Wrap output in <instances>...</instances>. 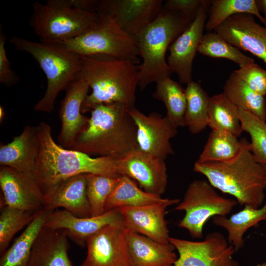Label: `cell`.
Returning a JSON list of instances; mask_svg holds the SVG:
<instances>
[{
    "instance_id": "8fae6325",
    "label": "cell",
    "mask_w": 266,
    "mask_h": 266,
    "mask_svg": "<svg viewBox=\"0 0 266 266\" xmlns=\"http://www.w3.org/2000/svg\"><path fill=\"white\" fill-rule=\"evenodd\" d=\"M162 0H99L96 13L113 19L127 34L137 38L161 11Z\"/></svg>"
},
{
    "instance_id": "44dd1931",
    "label": "cell",
    "mask_w": 266,
    "mask_h": 266,
    "mask_svg": "<svg viewBox=\"0 0 266 266\" xmlns=\"http://www.w3.org/2000/svg\"><path fill=\"white\" fill-rule=\"evenodd\" d=\"M39 150L36 127L27 125L12 141L0 146V165L33 180Z\"/></svg>"
},
{
    "instance_id": "74e56055",
    "label": "cell",
    "mask_w": 266,
    "mask_h": 266,
    "mask_svg": "<svg viewBox=\"0 0 266 266\" xmlns=\"http://www.w3.org/2000/svg\"><path fill=\"white\" fill-rule=\"evenodd\" d=\"M233 71L253 90L263 96L266 95V70L254 63Z\"/></svg>"
},
{
    "instance_id": "6da1fadb",
    "label": "cell",
    "mask_w": 266,
    "mask_h": 266,
    "mask_svg": "<svg viewBox=\"0 0 266 266\" xmlns=\"http://www.w3.org/2000/svg\"><path fill=\"white\" fill-rule=\"evenodd\" d=\"M39 150L34 172L43 196L65 180L80 174H95L119 177L116 160L108 156L93 157L63 147L54 140L51 126L42 122L36 127Z\"/></svg>"
},
{
    "instance_id": "7bdbcfd3",
    "label": "cell",
    "mask_w": 266,
    "mask_h": 266,
    "mask_svg": "<svg viewBox=\"0 0 266 266\" xmlns=\"http://www.w3.org/2000/svg\"><path fill=\"white\" fill-rule=\"evenodd\" d=\"M257 266H266V262L258 264Z\"/></svg>"
},
{
    "instance_id": "5bb4252c",
    "label": "cell",
    "mask_w": 266,
    "mask_h": 266,
    "mask_svg": "<svg viewBox=\"0 0 266 266\" xmlns=\"http://www.w3.org/2000/svg\"><path fill=\"white\" fill-rule=\"evenodd\" d=\"M209 0H204L189 26L171 44L167 63L180 83L192 81L193 63L201 42L207 18Z\"/></svg>"
},
{
    "instance_id": "30bf717a",
    "label": "cell",
    "mask_w": 266,
    "mask_h": 266,
    "mask_svg": "<svg viewBox=\"0 0 266 266\" xmlns=\"http://www.w3.org/2000/svg\"><path fill=\"white\" fill-rule=\"evenodd\" d=\"M178 257L174 266H239L233 258L236 252L223 234L214 232L201 241L170 237Z\"/></svg>"
},
{
    "instance_id": "1f68e13d",
    "label": "cell",
    "mask_w": 266,
    "mask_h": 266,
    "mask_svg": "<svg viewBox=\"0 0 266 266\" xmlns=\"http://www.w3.org/2000/svg\"><path fill=\"white\" fill-rule=\"evenodd\" d=\"M240 13L256 16L266 27V18L261 15L255 0H209L205 28L211 32L229 17Z\"/></svg>"
},
{
    "instance_id": "836d02e7",
    "label": "cell",
    "mask_w": 266,
    "mask_h": 266,
    "mask_svg": "<svg viewBox=\"0 0 266 266\" xmlns=\"http://www.w3.org/2000/svg\"><path fill=\"white\" fill-rule=\"evenodd\" d=\"M198 52L210 58L230 60L238 64L240 68L254 63L253 58L241 52L215 32H208L203 35Z\"/></svg>"
},
{
    "instance_id": "ac0fdd59",
    "label": "cell",
    "mask_w": 266,
    "mask_h": 266,
    "mask_svg": "<svg viewBox=\"0 0 266 266\" xmlns=\"http://www.w3.org/2000/svg\"><path fill=\"white\" fill-rule=\"evenodd\" d=\"M0 207L4 206L37 212L44 207V196L36 182L15 169L0 167Z\"/></svg>"
},
{
    "instance_id": "52a82bcc",
    "label": "cell",
    "mask_w": 266,
    "mask_h": 266,
    "mask_svg": "<svg viewBox=\"0 0 266 266\" xmlns=\"http://www.w3.org/2000/svg\"><path fill=\"white\" fill-rule=\"evenodd\" d=\"M96 23L81 34L59 42L80 56L104 55L139 63L137 40L125 33L110 17L99 14Z\"/></svg>"
},
{
    "instance_id": "f546056e",
    "label": "cell",
    "mask_w": 266,
    "mask_h": 266,
    "mask_svg": "<svg viewBox=\"0 0 266 266\" xmlns=\"http://www.w3.org/2000/svg\"><path fill=\"white\" fill-rule=\"evenodd\" d=\"M156 83L153 98L163 102L166 109V116L174 126L177 128L185 127L184 116L187 105L185 89L170 77Z\"/></svg>"
},
{
    "instance_id": "f1b7e54d",
    "label": "cell",
    "mask_w": 266,
    "mask_h": 266,
    "mask_svg": "<svg viewBox=\"0 0 266 266\" xmlns=\"http://www.w3.org/2000/svg\"><path fill=\"white\" fill-rule=\"evenodd\" d=\"M208 126L212 130L228 132L239 137L242 132L238 108L223 93L209 98Z\"/></svg>"
},
{
    "instance_id": "d6986e66",
    "label": "cell",
    "mask_w": 266,
    "mask_h": 266,
    "mask_svg": "<svg viewBox=\"0 0 266 266\" xmlns=\"http://www.w3.org/2000/svg\"><path fill=\"white\" fill-rule=\"evenodd\" d=\"M179 202L155 203L137 207H123L120 211L125 229L159 243H169V232L166 220L167 207Z\"/></svg>"
},
{
    "instance_id": "d590c367",
    "label": "cell",
    "mask_w": 266,
    "mask_h": 266,
    "mask_svg": "<svg viewBox=\"0 0 266 266\" xmlns=\"http://www.w3.org/2000/svg\"><path fill=\"white\" fill-rule=\"evenodd\" d=\"M120 177L86 174L87 196L91 208V216H100L105 212L106 200L117 185Z\"/></svg>"
},
{
    "instance_id": "603a6c76",
    "label": "cell",
    "mask_w": 266,
    "mask_h": 266,
    "mask_svg": "<svg viewBox=\"0 0 266 266\" xmlns=\"http://www.w3.org/2000/svg\"><path fill=\"white\" fill-rule=\"evenodd\" d=\"M44 200V208L46 210L62 208L78 217L91 216L87 196L86 174L65 180L45 195Z\"/></svg>"
},
{
    "instance_id": "e575fe53",
    "label": "cell",
    "mask_w": 266,
    "mask_h": 266,
    "mask_svg": "<svg viewBox=\"0 0 266 266\" xmlns=\"http://www.w3.org/2000/svg\"><path fill=\"white\" fill-rule=\"evenodd\" d=\"M0 255L9 247L15 235L34 219L37 213L4 206L0 207Z\"/></svg>"
},
{
    "instance_id": "8d00e7d4",
    "label": "cell",
    "mask_w": 266,
    "mask_h": 266,
    "mask_svg": "<svg viewBox=\"0 0 266 266\" xmlns=\"http://www.w3.org/2000/svg\"><path fill=\"white\" fill-rule=\"evenodd\" d=\"M243 131L251 138L250 149L256 160L266 165V122L253 114L238 109Z\"/></svg>"
},
{
    "instance_id": "5b68a950",
    "label": "cell",
    "mask_w": 266,
    "mask_h": 266,
    "mask_svg": "<svg viewBox=\"0 0 266 266\" xmlns=\"http://www.w3.org/2000/svg\"><path fill=\"white\" fill-rule=\"evenodd\" d=\"M193 21L163 6L157 17L138 36L137 47L142 60L138 83L141 90L151 83L170 77L172 72L166 60V51Z\"/></svg>"
},
{
    "instance_id": "d6a6232c",
    "label": "cell",
    "mask_w": 266,
    "mask_h": 266,
    "mask_svg": "<svg viewBox=\"0 0 266 266\" xmlns=\"http://www.w3.org/2000/svg\"><path fill=\"white\" fill-rule=\"evenodd\" d=\"M241 146V140L226 131L212 130L203 150L197 161L200 163L224 162L234 157Z\"/></svg>"
},
{
    "instance_id": "ba28073f",
    "label": "cell",
    "mask_w": 266,
    "mask_h": 266,
    "mask_svg": "<svg viewBox=\"0 0 266 266\" xmlns=\"http://www.w3.org/2000/svg\"><path fill=\"white\" fill-rule=\"evenodd\" d=\"M29 25L41 41L59 43L71 39L86 32L99 15L79 9L57 7L35 2Z\"/></svg>"
},
{
    "instance_id": "4dcf8cb0",
    "label": "cell",
    "mask_w": 266,
    "mask_h": 266,
    "mask_svg": "<svg viewBox=\"0 0 266 266\" xmlns=\"http://www.w3.org/2000/svg\"><path fill=\"white\" fill-rule=\"evenodd\" d=\"M186 85L185 127L188 128L191 133L196 134L202 132L208 126L210 97L199 83L192 80Z\"/></svg>"
},
{
    "instance_id": "b9f144b4",
    "label": "cell",
    "mask_w": 266,
    "mask_h": 266,
    "mask_svg": "<svg viewBox=\"0 0 266 266\" xmlns=\"http://www.w3.org/2000/svg\"><path fill=\"white\" fill-rule=\"evenodd\" d=\"M4 114V112L3 108L1 106H0V121H1V120H2V119L3 118Z\"/></svg>"
},
{
    "instance_id": "9a60e30c",
    "label": "cell",
    "mask_w": 266,
    "mask_h": 266,
    "mask_svg": "<svg viewBox=\"0 0 266 266\" xmlns=\"http://www.w3.org/2000/svg\"><path fill=\"white\" fill-rule=\"evenodd\" d=\"M110 225H124L123 217L119 209L109 210L98 216L80 217L65 209H58L49 211L43 227L63 230L68 238L80 246L84 247L90 236Z\"/></svg>"
},
{
    "instance_id": "ffe728a7",
    "label": "cell",
    "mask_w": 266,
    "mask_h": 266,
    "mask_svg": "<svg viewBox=\"0 0 266 266\" xmlns=\"http://www.w3.org/2000/svg\"><path fill=\"white\" fill-rule=\"evenodd\" d=\"M89 88L85 81L77 79L66 90L59 110L61 128L58 138L59 144L63 147L71 149L88 124L89 118L82 113V106Z\"/></svg>"
},
{
    "instance_id": "f35d334b",
    "label": "cell",
    "mask_w": 266,
    "mask_h": 266,
    "mask_svg": "<svg viewBox=\"0 0 266 266\" xmlns=\"http://www.w3.org/2000/svg\"><path fill=\"white\" fill-rule=\"evenodd\" d=\"M5 35L0 33V82L5 86H11L17 83L19 78L10 67V62L6 56L4 45Z\"/></svg>"
},
{
    "instance_id": "3957f363",
    "label": "cell",
    "mask_w": 266,
    "mask_h": 266,
    "mask_svg": "<svg viewBox=\"0 0 266 266\" xmlns=\"http://www.w3.org/2000/svg\"><path fill=\"white\" fill-rule=\"evenodd\" d=\"M193 170L204 175L215 189L233 197L241 205H263L266 165L256 160L245 138L241 139L240 149L233 158L224 162L196 161Z\"/></svg>"
},
{
    "instance_id": "7402d4cb",
    "label": "cell",
    "mask_w": 266,
    "mask_h": 266,
    "mask_svg": "<svg viewBox=\"0 0 266 266\" xmlns=\"http://www.w3.org/2000/svg\"><path fill=\"white\" fill-rule=\"evenodd\" d=\"M124 240L130 266H172L177 258L170 242L162 244L125 228Z\"/></svg>"
},
{
    "instance_id": "2e32d148",
    "label": "cell",
    "mask_w": 266,
    "mask_h": 266,
    "mask_svg": "<svg viewBox=\"0 0 266 266\" xmlns=\"http://www.w3.org/2000/svg\"><path fill=\"white\" fill-rule=\"evenodd\" d=\"M248 13L233 15L217 27L214 32L237 48L250 52L266 64V27Z\"/></svg>"
},
{
    "instance_id": "277c9868",
    "label": "cell",
    "mask_w": 266,
    "mask_h": 266,
    "mask_svg": "<svg viewBox=\"0 0 266 266\" xmlns=\"http://www.w3.org/2000/svg\"><path fill=\"white\" fill-rule=\"evenodd\" d=\"M129 109L118 102L96 106L71 149L119 159L137 149L136 128Z\"/></svg>"
},
{
    "instance_id": "cb8c5ba5",
    "label": "cell",
    "mask_w": 266,
    "mask_h": 266,
    "mask_svg": "<svg viewBox=\"0 0 266 266\" xmlns=\"http://www.w3.org/2000/svg\"><path fill=\"white\" fill-rule=\"evenodd\" d=\"M68 237L63 230L43 228L33 245L28 266H73Z\"/></svg>"
},
{
    "instance_id": "484cf974",
    "label": "cell",
    "mask_w": 266,
    "mask_h": 266,
    "mask_svg": "<svg viewBox=\"0 0 266 266\" xmlns=\"http://www.w3.org/2000/svg\"><path fill=\"white\" fill-rule=\"evenodd\" d=\"M178 199H164L148 193L139 187L132 179L122 176L108 197L105 212L123 207H137L159 203L180 202Z\"/></svg>"
},
{
    "instance_id": "4316f807",
    "label": "cell",
    "mask_w": 266,
    "mask_h": 266,
    "mask_svg": "<svg viewBox=\"0 0 266 266\" xmlns=\"http://www.w3.org/2000/svg\"><path fill=\"white\" fill-rule=\"evenodd\" d=\"M49 211L44 209L37 213L22 233L0 256V266H28L33 245L43 228Z\"/></svg>"
},
{
    "instance_id": "d4e9b609",
    "label": "cell",
    "mask_w": 266,
    "mask_h": 266,
    "mask_svg": "<svg viewBox=\"0 0 266 266\" xmlns=\"http://www.w3.org/2000/svg\"><path fill=\"white\" fill-rule=\"evenodd\" d=\"M263 221H266V204L259 208L244 205L242 210L230 217L216 216L212 218L213 225L226 230L227 239L236 251L244 247L243 236L246 232Z\"/></svg>"
},
{
    "instance_id": "ab89813d",
    "label": "cell",
    "mask_w": 266,
    "mask_h": 266,
    "mask_svg": "<svg viewBox=\"0 0 266 266\" xmlns=\"http://www.w3.org/2000/svg\"><path fill=\"white\" fill-rule=\"evenodd\" d=\"M204 0H167L163 6L178 12L192 20L195 18Z\"/></svg>"
},
{
    "instance_id": "60d3db41",
    "label": "cell",
    "mask_w": 266,
    "mask_h": 266,
    "mask_svg": "<svg viewBox=\"0 0 266 266\" xmlns=\"http://www.w3.org/2000/svg\"><path fill=\"white\" fill-rule=\"evenodd\" d=\"M260 12H262L264 17L266 18V0H256Z\"/></svg>"
},
{
    "instance_id": "7c38bea8",
    "label": "cell",
    "mask_w": 266,
    "mask_h": 266,
    "mask_svg": "<svg viewBox=\"0 0 266 266\" xmlns=\"http://www.w3.org/2000/svg\"><path fill=\"white\" fill-rule=\"evenodd\" d=\"M116 164L120 176L137 181L144 191L160 196L165 193L168 175L165 160L136 149Z\"/></svg>"
},
{
    "instance_id": "4fadbf2b",
    "label": "cell",
    "mask_w": 266,
    "mask_h": 266,
    "mask_svg": "<svg viewBox=\"0 0 266 266\" xmlns=\"http://www.w3.org/2000/svg\"><path fill=\"white\" fill-rule=\"evenodd\" d=\"M136 128L137 149L165 160L174 154L170 140L177 128L166 116L153 112L146 115L133 107L128 110Z\"/></svg>"
},
{
    "instance_id": "8992f818",
    "label": "cell",
    "mask_w": 266,
    "mask_h": 266,
    "mask_svg": "<svg viewBox=\"0 0 266 266\" xmlns=\"http://www.w3.org/2000/svg\"><path fill=\"white\" fill-rule=\"evenodd\" d=\"M9 42L17 50L31 54L46 75V90L34 109L51 112L59 93L78 79L81 66V56L67 50L60 43L35 42L15 36Z\"/></svg>"
},
{
    "instance_id": "9c48e42d",
    "label": "cell",
    "mask_w": 266,
    "mask_h": 266,
    "mask_svg": "<svg viewBox=\"0 0 266 266\" xmlns=\"http://www.w3.org/2000/svg\"><path fill=\"white\" fill-rule=\"evenodd\" d=\"M238 202L235 199L220 196L207 180L197 179L191 182L183 200L175 207L185 214L178 226L187 230L194 238L203 236L206 222L216 216L229 214Z\"/></svg>"
},
{
    "instance_id": "83f0119b",
    "label": "cell",
    "mask_w": 266,
    "mask_h": 266,
    "mask_svg": "<svg viewBox=\"0 0 266 266\" xmlns=\"http://www.w3.org/2000/svg\"><path fill=\"white\" fill-rule=\"evenodd\" d=\"M223 93L238 109L248 111L266 122L264 96L253 90L234 71L225 82Z\"/></svg>"
},
{
    "instance_id": "e0dca14e",
    "label": "cell",
    "mask_w": 266,
    "mask_h": 266,
    "mask_svg": "<svg viewBox=\"0 0 266 266\" xmlns=\"http://www.w3.org/2000/svg\"><path fill=\"white\" fill-rule=\"evenodd\" d=\"M124 225H110L90 236L87 255L81 266H130Z\"/></svg>"
},
{
    "instance_id": "7a4b0ae2",
    "label": "cell",
    "mask_w": 266,
    "mask_h": 266,
    "mask_svg": "<svg viewBox=\"0 0 266 266\" xmlns=\"http://www.w3.org/2000/svg\"><path fill=\"white\" fill-rule=\"evenodd\" d=\"M78 79L92 89L82 106L84 114L102 103L118 102L134 107L139 80L140 65L104 55L81 56Z\"/></svg>"
}]
</instances>
